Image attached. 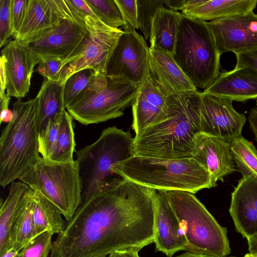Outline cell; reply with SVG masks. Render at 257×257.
Returning a JSON list of instances; mask_svg holds the SVG:
<instances>
[{"instance_id": "obj_1", "label": "cell", "mask_w": 257, "mask_h": 257, "mask_svg": "<svg viewBox=\"0 0 257 257\" xmlns=\"http://www.w3.org/2000/svg\"><path fill=\"white\" fill-rule=\"evenodd\" d=\"M156 192L123 179L82 202L53 242L50 257H106L152 243Z\"/></svg>"}, {"instance_id": "obj_2", "label": "cell", "mask_w": 257, "mask_h": 257, "mask_svg": "<svg viewBox=\"0 0 257 257\" xmlns=\"http://www.w3.org/2000/svg\"><path fill=\"white\" fill-rule=\"evenodd\" d=\"M168 117L134 138L135 155L158 158L191 157L200 132L202 92L188 91L167 97Z\"/></svg>"}, {"instance_id": "obj_3", "label": "cell", "mask_w": 257, "mask_h": 257, "mask_svg": "<svg viewBox=\"0 0 257 257\" xmlns=\"http://www.w3.org/2000/svg\"><path fill=\"white\" fill-rule=\"evenodd\" d=\"M112 171L122 179L157 191L195 194L216 187L209 172L192 157L164 159L133 155Z\"/></svg>"}, {"instance_id": "obj_4", "label": "cell", "mask_w": 257, "mask_h": 257, "mask_svg": "<svg viewBox=\"0 0 257 257\" xmlns=\"http://www.w3.org/2000/svg\"><path fill=\"white\" fill-rule=\"evenodd\" d=\"M12 111L13 118L0 138V185L4 188L24 175L41 157L37 98L24 102L18 99Z\"/></svg>"}, {"instance_id": "obj_5", "label": "cell", "mask_w": 257, "mask_h": 257, "mask_svg": "<svg viewBox=\"0 0 257 257\" xmlns=\"http://www.w3.org/2000/svg\"><path fill=\"white\" fill-rule=\"evenodd\" d=\"M76 153L82 186V203L123 179L112 169L115 164L134 155V138L130 131L108 127L95 142Z\"/></svg>"}, {"instance_id": "obj_6", "label": "cell", "mask_w": 257, "mask_h": 257, "mask_svg": "<svg viewBox=\"0 0 257 257\" xmlns=\"http://www.w3.org/2000/svg\"><path fill=\"white\" fill-rule=\"evenodd\" d=\"M173 55L196 88L205 89L220 73L221 54L206 21L182 13Z\"/></svg>"}, {"instance_id": "obj_7", "label": "cell", "mask_w": 257, "mask_h": 257, "mask_svg": "<svg viewBox=\"0 0 257 257\" xmlns=\"http://www.w3.org/2000/svg\"><path fill=\"white\" fill-rule=\"evenodd\" d=\"M186 239V252L215 256L230 253L226 227L221 226L195 194L184 191L167 192Z\"/></svg>"}, {"instance_id": "obj_8", "label": "cell", "mask_w": 257, "mask_h": 257, "mask_svg": "<svg viewBox=\"0 0 257 257\" xmlns=\"http://www.w3.org/2000/svg\"><path fill=\"white\" fill-rule=\"evenodd\" d=\"M19 180L53 203L68 222L82 203V186L76 160L57 162L41 157Z\"/></svg>"}, {"instance_id": "obj_9", "label": "cell", "mask_w": 257, "mask_h": 257, "mask_svg": "<svg viewBox=\"0 0 257 257\" xmlns=\"http://www.w3.org/2000/svg\"><path fill=\"white\" fill-rule=\"evenodd\" d=\"M107 84L68 106L72 118L84 125L98 123L121 116L132 105L139 85L124 78L106 76Z\"/></svg>"}, {"instance_id": "obj_10", "label": "cell", "mask_w": 257, "mask_h": 257, "mask_svg": "<svg viewBox=\"0 0 257 257\" xmlns=\"http://www.w3.org/2000/svg\"><path fill=\"white\" fill-rule=\"evenodd\" d=\"M87 34L78 48L64 61L59 81L65 83L74 73L85 69L105 74L106 65L123 31L108 27L98 19L86 17Z\"/></svg>"}, {"instance_id": "obj_11", "label": "cell", "mask_w": 257, "mask_h": 257, "mask_svg": "<svg viewBox=\"0 0 257 257\" xmlns=\"http://www.w3.org/2000/svg\"><path fill=\"white\" fill-rule=\"evenodd\" d=\"M149 48L136 31H123L109 59L105 75L123 78L139 86L150 75Z\"/></svg>"}, {"instance_id": "obj_12", "label": "cell", "mask_w": 257, "mask_h": 257, "mask_svg": "<svg viewBox=\"0 0 257 257\" xmlns=\"http://www.w3.org/2000/svg\"><path fill=\"white\" fill-rule=\"evenodd\" d=\"M87 34L85 20L76 15L68 16L46 34L37 40L20 44L41 60L67 59L78 48Z\"/></svg>"}, {"instance_id": "obj_13", "label": "cell", "mask_w": 257, "mask_h": 257, "mask_svg": "<svg viewBox=\"0 0 257 257\" xmlns=\"http://www.w3.org/2000/svg\"><path fill=\"white\" fill-rule=\"evenodd\" d=\"M220 54H235L257 47V14L253 11L206 22Z\"/></svg>"}, {"instance_id": "obj_14", "label": "cell", "mask_w": 257, "mask_h": 257, "mask_svg": "<svg viewBox=\"0 0 257 257\" xmlns=\"http://www.w3.org/2000/svg\"><path fill=\"white\" fill-rule=\"evenodd\" d=\"M233 101L202 92L200 132L230 143L242 136L246 121L244 113L236 110Z\"/></svg>"}, {"instance_id": "obj_15", "label": "cell", "mask_w": 257, "mask_h": 257, "mask_svg": "<svg viewBox=\"0 0 257 257\" xmlns=\"http://www.w3.org/2000/svg\"><path fill=\"white\" fill-rule=\"evenodd\" d=\"M73 15H76L66 0H29L24 22L14 40L20 44L34 41Z\"/></svg>"}, {"instance_id": "obj_16", "label": "cell", "mask_w": 257, "mask_h": 257, "mask_svg": "<svg viewBox=\"0 0 257 257\" xmlns=\"http://www.w3.org/2000/svg\"><path fill=\"white\" fill-rule=\"evenodd\" d=\"M6 74V92L11 97L24 98L29 91L35 66L40 59L15 40L1 51Z\"/></svg>"}, {"instance_id": "obj_17", "label": "cell", "mask_w": 257, "mask_h": 257, "mask_svg": "<svg viewBox=\"0 0 257 257\" xmlns=\"http://www.w3.org/2000/svg\"><path fill=\"white\" fill-rule=\"evenodd\" d=\"M154 242L156 251L168 257L185 250V235L165 191L157 190L155 198Z\"/></svg>"}, {"instance_id": "obj_18", "label": "cell", "mask_w": 257, "mask_h": 257, "mask_svg": "<svg viewBox=\"0 0 257 257\" xmlns=\"http://www.w3.org/2000/svg\"><path fill=\"white\" fill-rule=\"evenodd\" d=\"M191 157L209 172L216 183L218 181H223L225 176L235 170L230 144L201 132L195 136Z\"/></svg>"}, {"instance_id": "obj_19", "label": "cell", "mask_w": 257, "mask_h": 257, "mask_svg": "<svg viewBox=\"0 0 257 257\" xmlns=\"http://www.w3.org/2000/svg\"><path fill=\"white\" fill-rule=\"evenodd\" d=\"M149 51L150 75L155 85L166 96L197 90L176 62L172 54L153 46H150Z\"/></svg>"}, {"instance_id": "obj_20", "label": "cell", "mask_w": 257, "mask_h": 257, "mask_svg": "<svg viewBox=\"0 0 257 257\" xmlns=\"http://www.w3.org/2000/svg\"><path fill=\"white\" fill-rule=\"evenodd\" d=\"M132 111V127L136 135L168 117L167 97L155 85L150 75L139 86Z\"/></svg>"}, {"instance_id": "obj_21", "label": "cell", "mask_w": 257, "mask_h": 257, "mask_svg": "<svg viewBox=\"0 0 257 257\" xmlns=\"http://www.w3.org/2000/svg\"><path fill=\"white\" fill-rule=\"evenodd\" d=\"M236 230L243 238L257 234V179L242 177L231 193L229 209Z\"/></svg>"}, {"instance_id": "obj_22", "label": "cell", "mask_w": 257, "mask_h": 257, "mask_svg": "<svg viewBox=\"0 0 257 257\" xmlns=\"http://www.w3.org/2000/svg\"><path fill=\"white\" fill-rule=\"evenodd\" d=\"M202 93L233 101L257 99V73L245 67L224 71Z\"/></svg>"}, {"instance_id": "obj_23", "label": "cell", "mask_w": 257, "mask_h": 257, "mask_svg": "<svg viewBox=\"0 0 257 257\" xmlns=\"http://www.w3.org/2000/svg\"><path fill=\"white\" fill-rule=\"evenodd\" d=\"M65 83L45 79L36 98L38 104L39 133L50 120L61 118L66 109L64 100Z\"/></svg>"}, {"instance_id": "obj_24", "label": "cell", "mask_w": 257, "mask_h": 257, "mask_svg": "<svg viewBox=\"0 0 257 257\" xmlns=\"http://www.w3.org/2000/svg\"><path fill=\"white\" fill-rule=\"evenodd\" d=\"M257 0H205L195 8L182 11L185 16L205 21L253 11Z\"/></svg>"}, {"instance_id": "obj_25", "label": "cell", "mask_w": 257, "mask_h": 257, "mask_svg": "<svg viewBox=\"0 0 257 257\" xmlns=\"http://www.w3.org/2000/svg\"><path fill=\"white\" fill-rule=\"evenodd\" d=\"M182 13L168 8L158 9L152 22L150 43L173 54Z\"/></svg>"}, {"instance_id": "obj_26", "label": "cell", "mask_w": 257, "mask_h": 257, "mask_svg": "<svg viewBox=\"0 0 257 257\" xmlns=\"http://www.w3.org/2000/svg\"><path fill=\"white\" fill-rule=\"evenodd\" d=\"M33 190L22 202L11 224L9 234V249L17 252L37 236L33 217Z\"/></svg>"}, {"instance_id": "obj_27", "label": "cell", "mask_w": 257, "mask_h": 257, "mask_svg": "<svg viewBox=\"0 0 257 257\" xmlns=\"http://www.w3.org/2000/svg\"><path fill=\"white\" fill-rule=\"evenodd\" d=\"M107 82L105 75L90 69H82L74 73L65 83V108L85 95L102 89L106 85Z\"/></svg>"}, {"instance_id": "obj_28", "label": "cell", "mask_w": 257, "mask_h": 257, "mask_svg": "<svg viewBox=\"0 0 257 257\" xmlns=\"http://www.w3.org/2000/svg\"><path fill=\"white\" fill-rule=\"evenodd\" d=\"M31 190L20 181L10 184L8 195L0 210V256L9 250V234L13 220L24 198Z\"/></svg>"}, {"instance_id": "obj_29", "label": "cell", "mask_w": 257, "mask_h": 257, "mask_svg": "<svg viewBox=\"0 0 257 257\" xmlns=\"http://www.w3.org/2000/svg\"><path fill=\"white\" fill-rule=\"evenodd\" d=\"M33 217L37 236L45 231L59 234L64 229V221L59 209L40 193L33 191Z\"/></svg>"}, {"instance_id": "obj_30", "label": "cell", "mask_w": 257, "mask_h": 257, "mask_svg": "<svg viewBox=\"0 0 257 257\" xmlns=\"http://www.w3.org/2000/svg\"><path fill=\"white\" fill-rule=\"evenodd\" d=\"M230 144L235 165L242 177L257 179V150L254 145L242 136Z\"/></svg>"}, {"instance_id": "obj_31", "label": "cell", "mask_w": 257, "mask_h": 257, "mask_svg": "<svg viewBox=\"0 0 257 257\" xmlns=\"http://www.w3.org/2000/svg\"><path fill=\"white\" fill-rule=\"evenodd\" d=\"M73 119L67 110L63 111L60 120L56 148L51 160L57 162L74 161L73 153L76 144Z\"/></svg>"}, {"instance_id": "obj_32", "label": "cell", "mask_w": 257, "mask_h": 257, "mask_svg": "<svg viewBox=\"0 0 257 257\" xmlns=\"http://www.w3.org/2000/svg\"><path fill=\"white\" fill-rule=\"evenodd\" d=\"M98 19L113 29L123 25V18L115 0H85Z\"/></svg>"}, {"instance_id": "obj_33", "label": "cell", "mask_w": 257, "mask_h": 257, "mask_svg": "<svg viewBox=\"0 0 257 257\" xmlns=\"http://www.w3.org/2000/svg\"><path fill=\"white\" fill-rule=\"evenodd\" d=\"M139 29L146 40L150 36L153 19L157 11L167 8L166 0H137Z\"/></svg>"}, {"instance_id": "obj_34", "label": "cell", "mask_w": 257, "mask_h": 257, "mask_svg": "<svg viewBox=\"0 0 257 257\" xmlns=\"http://www.w3.org/2000/svg\"><path fill=\"white\" fill-rule=\"evenodd\" d=\"M61 118L49 120L45 130L39 133V152L44 159L51 160L55 151L59 137Z\"/></svg>"}, {"instance_id": "obj_35", "label": "cell", "mask_w": 257, "mask_h": 257, "mask_svg": "<svg viewBox=\"0 0 257 257\" xmlns=\"http://www.w3.org/2000/svg\"><path fill=\"white\" fill-rule=\"evenodd\" d=\"M53 234L49 231L39 234L18 252L17 257H48L52 248Z\"/></svg>"}, {"instance_id": "obj_36", "label": "cell", "mask_w": 257, "mask_h": 257, "mask_svg": "<svg viewBox=\"0 0 257 257\" xmlns=\"http://www.w3.org/2000/svg\"><path fill=\"white\" fill-rule=\"evenodd\" d=\"M120 9L123 31H134L139 29L137 0H115Z\"/></svg>"}, {"instance_id": "obj_37", "label": "cell", "mask_w": 257, "mask_h": 257, "mask_svg": "<svg viewBox=\"0 0 257 257\" xmlns=\"http://www.w3.org/2000/svg\"><path fill=\"white\" fill-rule=\"evenodd\" d=\"M11 0H0V46L13 36L11 20Z\"/></svg>"}, {"instance_id": "obj_38", "label": "cell", "mask_w": 257, "mask_h": 257, "mask_svg": "<svg viewBox=\"0 0 257 257\" xmlns=\"http://www.w3.org/2000/svg\"><path fill=\"white\" fill-rule=\"evenodd\" d=\"M63 64L61 58L43 59L38 64L36 70L45 79L59 81Z\"/></svg>"}, {"instance_id": "obj_39", "label": "cell", "mask_w": 257, "mask_h": 257, "mask_svg": "<svg viewBox=\"0 0 257 257\" xmlns=\"http://www.w3.org/2000/svg\"><path fill=\"white\" fill-rule=\"evenodd\" d=\"M29 0H11V20L14 38L19 32L26 17Z\"/></svg>"}, {"instance_id": "obj_40", "label": "cell", "mask_w": 257, "mask_h": 257, "mask_svg": "<svg viewBox=\"0 0 257 257\" xmlns=\"http://www.w3.org/2000/svg\"><path fill=\"white\" fill-rule=\"evenodd\" d=\"M235 68H248L257 73V47L249 51L235 54Z\"/></svg>"}, {"instance_id": "obj_41", "label": "cell", "mask_w": 257, "mask_h": 257, "mask_svg": "<svg viewBox=\"0 0 257 257\" xmlns=\"http://www.w3.org/2000/svg\"><path fill=\"white\" fill-rule=\"evenodd\" d=\"M66 2L74 13L83 19L86 17L98 19L85 0H66Z\"/></svg>"}, {"instance_id": "obj_42", "label": "cell", "mask_w": 257, "mask_h": 257, "mask_svg": "<svg viewBox=\"0 0 257 257\" xmlns=\"http://www.w3.org/2000/svg\"><path fill=\"white\" fill-rule=\"evenodd\" d=\"M11 97L7 93L0 95L1 116L0 123L10 122L13 116V111L9 108Z\"/></svg>"}, {"instance_id": "obj_43", "label": "cell", "mask_w": 257, "mask_h": 257, "mask_svg": "<svg viewBox=\"0 0 257 257\" xmlns=\"http://www.w3.org/2000/svg\"><path fill=\"white\" fill-rule=\"evenodd\" d=\"M248 119L250 130L254 136L255 141L257 143V107H253L250 110Z\"/></svg>"}, {"instance_id": "obj_44", "label": "cell", "mask_w": 257, "mask_h": 257, "mask_svg": "<svg viewBox=\"0 0 257 257\" xmlns=\"http://www.w3.org/2000/svg\"><path fill=\"white\" fill-rule=\"evenodd\" d=\"M137 249H127L115 251L108 255L107 257H140Z\"/></svg>"}, {"instance_id": "obj_45", "label": "cell", "mask_w": 257, "mask_h": 257, "mask_svg": "<svg viewBox=\"0 0 257 257\" xmlns=\"http://www.w3.org/2000/svg\"><path fill=\"white\" fill-rule=\"evenodd\" d=\"M6 74L4 61L2 58L0 59V95L6 93Z\"/></svg>"}, {"instance_id": "obj_46", "label": "cell", "mask_w": 257, "mask_h": 257, "mask_svg": "<svg viewBox=\"0 0 257 257\" xmlns=\"http://www.w3.org/2000/svg\"><path fill=\"white\" fill-rule=\"evenodd\" d=\"M186 0H166L167 8L176 11L181 10L185 8Z\"/></svg>"}, {"instance_id": "obj_47", "label": "cell", "mask_w": 257, "mask_h": 257, "mask_svg": "<svg viewBox=\"0 0 257 257\" xmlns=\"http://www.w3.org/2000/svg\"><path fill=\"white\" fill-rule=\"evenodd\" d=\"M246 239L249 253L257 256V234L252 235Z\"/></svg>"}, {"instance_id": "obj_48", "label": "cell", "mask_w": 257, "mask_h": 257, "mask_svg": "<svg viewBox=\"0 0 257 257\" xmlns=\"http://www.w3.org/2000/svg\"><path fill=\"white\" fill-rule=\"evenodd\" d=\"M173 257V256H172ZM174 257H235V256H211V255H208L205 254H198V253H191L189 252H185V253H183L182 254H181L180 255H176Z\"/></svg>"}, {"instance_id": "obj_49", "label": "cell", "mask_w": 257, "mask_h": 257, "mask_svg": "<svg viewBox=\"0 0 257 257\" xmlns=\"http://www.w3.org/2000/svg\"><path fill=\"white\" fill-rule=\"evenodd\" d=\"M18 252L16 251L13 248L9 249L7 252L3 255H1V257H17V255Z\"/></svg>"}, {"instance_id": "obj_50", "label": "cell", "mask_w": 257, "mask_h": 257, "mask_svg": "<svg viewBox=\"0 0 257 257\" xmlns=\"http://www.w3.org/2000/svg\"><path fill=\"white\" fill-rule=\"evenodd\" d=\"M243 257H257L256 255L250 254L249 253H246Z\"/></svg>"}, {"instance_id": "obj_51", "label": "cell", "mask_w": 257, "mask_h": 257, "mask_svg": "<svg viewBox=\"0 0 257 257\" xmlns=\"http://www.w3.org/2000/svg\"><path fill=\"white\" fill-rule=\"evenodd\" d=\"M256 106H257V100H256Z\"/></svg>"}]
</instances>
